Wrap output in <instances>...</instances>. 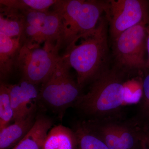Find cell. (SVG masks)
Wrapping results in <instances>:
<instances>
[{
	"mask_svg": "<svg viewBox=\"0 0 149 149\" xmlns=\"http://www.w3.org/2000/svg\"><path fill=\"white\" fill-rule=\"evenodd\" d=\"M52 122L49 118H37L28 134L12 149H42Z\"/></svg>",
	"mask_w": 149,
	"mask_h": 149,
	"instance_id": "obj_12",
	"label": "cell"
},
{
	"mask_svg": "<svg viewBox=\"0 0 149 149\" xmlns=\"http://www.w3.org/2000/svg\"><path fill=\"white\" fill-rule=\"evenodd\" d=\"M140 134L141 136L145 139L148 146H149V132H147L146 133L140 132Z\"/></svg>",
	"mask_w": 149,
	"mask_h": 149,
	"instance_id": "obj_22",
	"label": "cell"
},
{
	"mask_svg": "<svg viewBox=\"0 0 149 149\" xmlns=\"http://www.w3.org/2000/svg\"><path fill=\"white\" fill-rule=\"evenodd\" d=\"M77 140L74 131L62 125L48 132L42 149H76Z\"/></svg>",
	"mask_w": 149,
	"mask_h": 149,
	"instance_id": "obj_14",
	"label": "cell"
},
{
	"mask_svg": "<svg viewBox=\"0 0 149 149\" xmlns=\"http://www.w3.org/2000/svg\"><path fill=\"white\" fill-rule=\"evenodd\" d=\"M56 0H1V5L18 10L31 9L42 12L50 10Z\"/></svg>",
	"mask_w": 149,
	"mask_h": 149,
	"instance_id": "obj_17",
	"label": "cell"
},
{
	"mask_svg": "<svg viewBox=\"0 0 149 149\" xmlns=\"http://www.w3.org/2000/svg\"><path fill=\"white\" fill-rule=\"evenodd\" d=\"M61 17L53 8L39 24L24 25L20 42L22 45L27 46L40 45L42 43L50 42L57 44L61 48Z\"/></svg>",
	"mask_w": 149,
	"mask_h": 149,
	"instance_id": "obj_8",
	"label": "cell"
},
{
	"mask_svg": "<svg viewBox=\"0 0 149 149\" xmlns=\"http://www.w3.org/2000/svg\"></svg>",
	"mask_w": 149,
	"mask_h": 149,
	"instance_id": "obj_23",
	"label": "cell"
},
{
	"mask_svg": "<svg viewBox=\"0 0 149 149\" xmlns=\"http://www.w3.org/2000/svg\"><path fill=\"white\" fill-rule=\"evenodd\" d=\"M89 120L92 128L109 149H127L118 134L116 123Z\"/></svg>",
	"mask_w": 149,
	"mask_h": 149,
	"instance_id": "obj_16",
	"label": "cell"
},
{
	"mask_svg": "<svg viewBox=\"0 0 149 149\" xmlns=\"http://www.w3.org/2000/svg\"><path fill=\"white\" fill-rule=\"evenodd\" d=\"M76 149H109L92 128L89 120L78 122L74 126Z\"/></svg>",
	"mask_w": 149,
	"mask_h": 149,
	"instance_id": "obj_15",
	"label": "cell"
},
{
	"mask_svg": "<svg viewBox=\"0 0 149 149\" xmlns=\"http://www.w3.org/2000/svg\"><path fill=\"white\" fill-rule=\"evenodd\" d=\"M35 120L33 113L0 130V149L13 148L28 134Z\"/></svg>",
	"mask_w": 149,
	"mask_h": 149,
	"instance_id": "obj_10",
	"label": "cell"
},
{
	"mask_svg": "<svg viewBox=\"0 0 149 149\" xmlns=\"http://www.w3.org/2000/svg\"><path fill=\"white\" fill-rule=\"evenodd\" d=\"M146 31L147 34V49L148 55V66L149 68V17L148 19L146 24Z\"/></svg>",
	"mask_w": 149,
	"mask_h": 149,
	"instance_id": "obj_20",
	"label": "cell"
},
{
	"mask_svg": "<svg viewBox=\"0 0 149 149\" xmlns=\"http://www.w3.org/2000/svg\"><path fill=\"white\" fill-rule=\"evenodd\" d=\"M14 112L7 84L0 85V130L9 125L13 120Z\"/></svg>",
	"mask_w": 149,
	"mask_h": 149,
	"instance_id": "obj_18",
	"label": "cell"
},
{
	"mask_svg": "<svg viewBox=\"0 0 149 149\" xmlns=\"http://www.w3.org/2000/svg\"><path fill=\"white\" fill-rule=\"evenodd\" d=\"M143 90L142 108L145 114L149 117V73L143 80Z\"/></svg>",
	"mask_w": 149,
	"mask_h": 149,
	"instance_id": "obj_19",
	"label": "cell"
},
{
	"mask_svg": "<svg viewBox=\"0 0 149 149\" xmlns=\"http://www.w3.org/2000/svg\"><path fill=\"white\" fill-rule=\"evenodd\" d=\"M56 43L46 42L40 45H22L16 67L21 71L22 78L36 85L43 84L53 71L61 56Z\"/></svg>",
	"mask_w": 149,
	"mask_h": 149,
	"instance_id": "obj_4",
	"label": "cell"
},
{
	"mask_svg": "<svg viewBox=\"0 0 149 149\" xmlns=\"http://www.w3.org/2000/svg\"><path fill=\"white\" fill-rule=\"evenodd\" d=\"M117 70H103L94 80L89 91L81 95L75 105L85 113L104 116L123 107L135 104L143 97V81L126 80L124 72Z\"/></svg>",
	"mask_w": 149,
	"mask_h": 149,
	"instance_id": "obj_1",
	"label": "cell"
},
{
	"mask_svg": "<svg viewBox=\"0 0 149 149\" xmlns=\"http://www.w3.org/2000/svg\"><path fill=\"white\" fill-rule=\"evenodd\" d=\"M24 27L23 17L17 9L1 5L0 33L11 38H21Z\"/></svg>",
	"mask_w": 149,
	"mask_h": 149,
	"instance_id": "obj_13",
	"label": "cell"
},
{
	"mask_svg": "<svg viewBox=\"0 0 149 149\" xmlns=\"http://www.w3.org/2000/svg\"><path fill=\"white\" fill-rule=\"evenodd\" d=\"M140 149H149L148 146L145 139L141 136L140 133Z\"/></svg>",
	"mask_w": 149,
	"mask_h": 149,
	"instance_id": "obj_21",
	"label": "cell"
},
{
	"mask_svg": "<svg viewBox=\"0 0 149 149\" xmlns=\"http://www.w3.org/2000/svg\"><path fill=\"white\" fill-rule=\"evenodd\" d=\"M61 17V49L65 50L95 29L108 1L58 0L52 7Z\"/></svg>",
	"mask_w": 149,
	"mask_h": 149,
	"instance_id": "obj_3",
	"label": "cell"
},
{
	"mask_svg": "<svg viewBox=\"0 0 149 149\" xmlns=\"http://www.w3.org/2000/svg\"><path fill=\"white\" fill-rule=\"evenodd\" d=\"M37 85L22 78L17 84H7L13 111L14 121L35 112L40 94Z\"/></svg>",
	"mask_w": 149,
	"mask_h": 149,
	"instance_id": "obj_9",
	"label": "cell"
},
{
	"mask_svg": "<svg viewBox=\"0 0 149 149\" xmlns=\"http://www.w3.org/2000/svg\"><path fill=\"white\" fill-rule=\"evenodd\" d=\"M107 29L106 19L101 17L95 29L80 38L79 44L67 49L62 56L70 68L76 71L81 88L103 71L108 51Z\"/></svg>",
	"mask_w": 149,
	"mask_h": 149,
	"instance_id": "obj_2",
	"label": "cell"
},
{
	"mask_svg": "<svg viewBox=\"0 0 149 149\" xmlns=\"http://www.w3.org/2000/svg\"><path fill=\"white\" fill-rule=\"evenodd\" d=\"M147 21L125 30L114 40L115 57L123 71L148 68V61L145 58L147 52Z\"/></svg>",
	"mask_w": 149,
	"mask_h": 149,
	"instance_id": "obj_6",
	"label": "cell"
},
{
	"mask_svg": "<svg viewBox=\"0 0 149 149\" xmlns=\"http://www.w3.org/2000/svg\"><path fill=\"white\" fill-rule=\"evenodd\" d=\"M20 38H11L0 33V77L5 79L16 67L21 49Z\"/></svg>",
	"mask_w": 149,
	"mask_h": 149,
	"instance_id": "obj_11",
	"label": "cell"
},
{
	"mask_svg": "<svg viewBox=\"0 0 149 149\" xmlns=\"http://www.w3.org/2000/svg\"><path fill=\"white\" fill-rule=\"evenodd\" d=\"M106 17L113 40L125 30L148 20L149 1L145 0L108 1Z\"/></svg>",
	"mask_w": 149,
	"mask_h": 149,
	"instance_id": "obj_7",
	"label": "cell"
},
{
	"mask_svg": "<svg viewBox=\"0 0 149 149\" xmlns=\"http://www.w3.org/2000/svg\"><path fill=\"white\" fill-rule=\"evenodd\" d=\"M70 67L61 56L51 74L40 90L39 98L55 110L63 112L75 104L81 96V88L70 72Z\"/></svg>",
	"mask_w": 149,
	"mask_h": 149,
	"instance_id": "obj_5",
	"label": "cell"
}]
</instances>
